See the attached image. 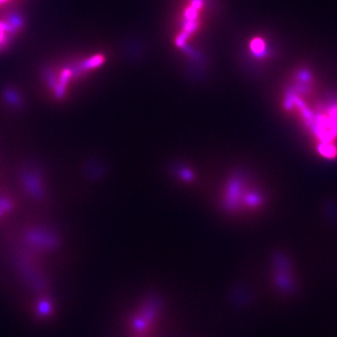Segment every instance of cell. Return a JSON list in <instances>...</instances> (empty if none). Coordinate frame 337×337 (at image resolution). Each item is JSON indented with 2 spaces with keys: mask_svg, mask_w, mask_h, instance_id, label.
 I'll list each match as a JSON object with an SVG mask.
<instances>
[{
  "mask_svg": "<svg viewBox=\"0 0 337 337\" xmlns=\"http://www.w3.org/2000/svg\"><path fill=\"white\" fill-rule=\"evenodd\" d=\"M157 311V305L154 303H150L147 308L143 311V315L141 314V317L138 319H136V323H135V327L137 329H143L147 324L149 323V321H151V319L153 318L155 314Z\"/></svg>",
  "mask_w": 337,
  "mask_h": 337,
  "instance_id": "1",
  "label": "cell"
}]
</instances>
